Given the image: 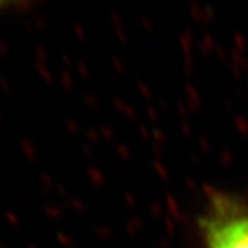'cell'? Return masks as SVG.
Instances as JSON below:
<instances>
[{
    "mask_svg": "<svg viewBox=\"0 0 248 248\" xmlns=\"http://www.w3.org/2000/svg\"><path fill=\"white\" fill-rule=\"evenodd\" d=\"M203 248H248V206L214 196L201 223Z\"/></svg>",
    "mask_w": 248,
    "mask_h": 248,
    "instance_id": "obj_1",
    "label": "cell"
},
{
    "mask_svg": "<svg viewBox=\"0 0 248 248\" xmlns=\"http://www.w3.org/2000/svg\"><path fill=\"white\" fill-rule=\"evenodd\" d=\"M5 6H8V3H5V2H0V9H3Z\"/></svg>",
    "mask_w": 248,
    "mask_h": 248,
    "instance_id": "obj_2",
    "label": "cell"
}]
</instances>
